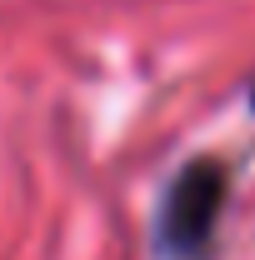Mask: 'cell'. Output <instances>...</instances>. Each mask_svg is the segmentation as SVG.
<instances>
[{
    "mask_svg": "<svg viewBox=\"0 0 255 260\" xmlns=\"http://www.w3.org/2000/svg\"><path fill=\"white\" fill-rule=\"evenodd\" d=\"M250 110H255V85H250Z\"/></svg>",
    "mask_w": 255,
    "mask_h": 260,
    "instance_id": "2",
    "label": "cell"
},
{
    "mask_svg": "<svg viewBox=\"0 0 255 260\" xmlns=\"http://www.w3.org/2000/svg\"><path fill=\"white\" fill-rule=\"evenodd\" d=\"M230 190V175L220 160H185L180 175L160 195V220H155V245L165 260H200L210 250V235L220 225V205Z\"/></svg>",
    "mask_w": 255,
    "mask_h": 260,
    "instance_id": "1",
    "label": "cell"
}]
</instances>
